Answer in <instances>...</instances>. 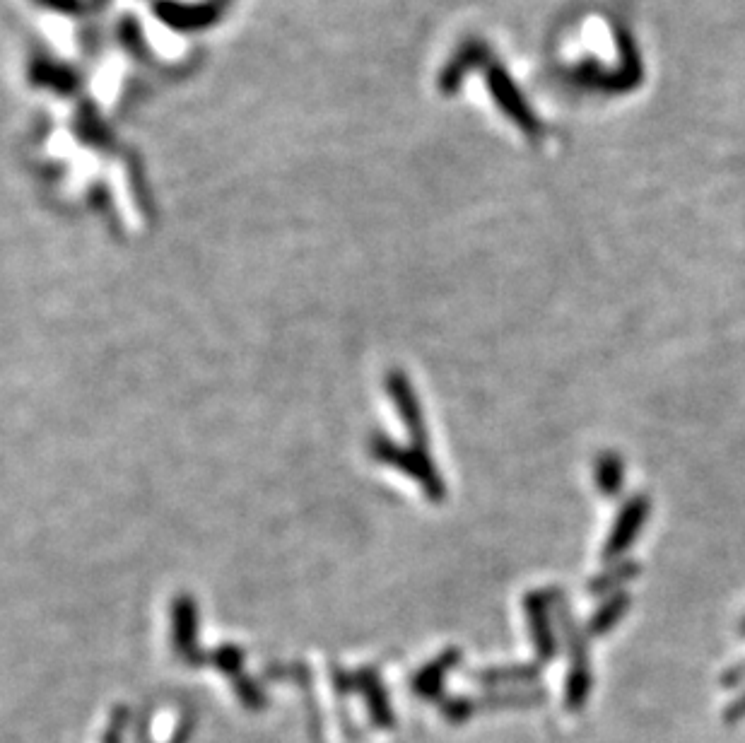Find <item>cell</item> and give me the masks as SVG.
Returning a JSON list of instances; mask_svg holds the SVG:
<instances>
[{
    "label": "cell",
    "instance_id": "6da1fadb",
    "mask_svg": "<svg viewBox=\"0 0 745 743\" xmlns=\"http://www.w3.org/2000/svg\"><path fill=\"white\" fill-rule=\"evenodd\" d=\"M550 608H553L557 630L565 640L569 652V676H567V705L569 710H577L584 705L586 695L591 690V671H589V645H586V630L574 618L567 594L560 587H548Z\"/></svg>",
    "mask_w": 745,
    "mask_h": 743
},
{
    "label": "cell",
    "instance_id": "277c9868",
    "mask_svg": "<svg viewBox=\"0 0 745 743\" xmlns=\"http://www.w3.org/2000/svg\"><path fill=\"white\" fill-rule=\"evenodd\" d=\"M615 46H618V66L608 68V95H627L637 90L644 80V61L639 54L635 34L625 25L613 27Z\"/></svg>",
    "mask_w": 745,
    "mask_h": 743
},
{
    "label": "cell",
    "instance_id": "4fadbf2b",
    "mask_svg": "<svg viewBox=\"0 0 745 743\" xmlns=\"http://www.w3.org/2000/svg\"><path fill=\"white\" fill-rule=\"evenodd\" d=\"M738 630H741V635L745 637V616L741 618V623H738Z\"/></svg>",
    "mask_w": 745,
    "mask_h": 743
},
{
    "label": "cell",
    "instance_id": "8992f818",
    "mask_svg": "<svg viewBox=\"0 0 745 743\" xmlns=\"http://www.w3.org/2000/svg\"><path fill=\"white\" fill-rule=\"evenodd\" d=\"M492 63L495 61H492V49L488 42H483V39H466V42L456 49V54L449 58L442 75H439V90H442L444 95H454L473 70H488Z\"/></svg>",
    "mask_w": 745,
    "mask_h": 743
},
{
    "label": "cell",
    "instance_id": "3957f363",
    "mask_svg": "<svg viewBox=\"0 0 745 743\" xmlns=\"http://www.w3.org/2000/svg\"><path fill=\"white\" fill-rule=\"evenodd\" d=\"M649 514H651V500H649V495H644V493L632 495L630 500L620 507L618 517H615V522H613V529H610L606 543H603V551H601L603 563L610 565V563L623 560V555L630 551L632 543H635L639 534H642Z\"/></svg>",
    "mask_w": 745,
    "mask_h": 743
},
{
    "label": "cell",
    "instance_id": "8fae6325",
    "mask_svg": "<svg viewBox=\"0 0 745 743\" xmlns=\"http://www.w3.org/2000/svg\"><path fill=\"white\" fill-rule=\"evenodd\" d=\"M745 681V661H741V664H733L729 671L724 674V686H738V683Z\"/></svg>",
    "mask_w": 745,
    "mask_h": 743
},
{
    "label": "cell",
    "instance_id": "ba28073f",
    "mask_svg": "<svg viewBox=\"0 0 745 743\" xmlns=\"http://www.w3.org/2000/svg\"><path fill=\"white\" fill-rule=\"evenodd\" d=\"M642 567L637 560H618V563H610L606 570L598 572L596 577L589 579L586 584V594L589 596H608L615 592H623L625 584H630L632 579L639 577Z\"/></svg>",
    "mask_w": 745,
    "mask_h": 743
},
{
    "label": "cell",
    "instance_id": "5b68a950",
    "mask_svg": "<svg viewBox=\"0 0 745 743\" xmlns=\"http://www.w3.org/2000/svg\"><path fill=\"white\" fill-rule=\"evenodd\" d=\"M524 613L526 623H529V633L533 637V647H536L541 664L557 657V635L553 628V618H550V592L548 589H536L524 596Z\"/></svg>",
    "mask_w": 745,
    "mask_h": 743
},
{
    "label": "cell",
    "instance_id": "7a4b0ae2",
    "mask_svg": "<svg viewBox=\"0 0 745 743\" xmlns=\"http://www.w3.org/2000/svg\"><path fill=\"white\" fill-rule=\"evenodd\" d=\"M485 80H488V90L492 99H495L497 109H500L526 138L533 140V143L541 140L545 133L541 116L531 109L529 99H526L524 92L519 90V85L514 83V78L507 73V68H504L502 63H492V66L485 70Z\"/></svg>",
    "mask_w": 745,
    "mask_h": 743
},
{
    "label": "cell",
    "instance_id": "9c48e42d",
    "mask_svg": "<svg viewBox=\"0 0 745 743\" xmlns=\"http://www.w3.org/2000/svg\"><path fill=\"white\" fill-rule=\"evenodd\" d=\"M594 483H596L598 493H601L603 497H608V500L620 497V493H623V485H625L623 456H620L618 452H610V449L598 454L594 461Z\"/></svg>",
    "mask_w": 745,
    "mask_h": 743
},
{
    "label": "cell",
    "instance_id": "52a82bcc",
    "mask_svg": "<svg viewBox=\"0 0 745 743\" xmlns=\"http://www.w3.org/2000/svg\"><path fill=\"white\" fill-rule=\"evenodd\" d=\"M630 606H632V596L627 594L625 589L623 592L608 594L606 599H603V604L591 613L589 620H586V628H584L586 635L589 637L608 635L610 630H613L615 625H620V620L630 613Z\"/></svg>",
    "mask_w": 745,
    "mask_h": 743
},
{
    "label": "cell",
    "instance_id": "7c38bea8",
    "mask_svg": "<svg viewBox=\"0 0 745 743\" xmlns=\"http://www.w3.org/2000/svg\"><path fill=\"white\" fill-rule=\"evenodd\" d=\"M743 715H745V693H743V698L738 700L736 705H733L731 710H729V717H733V719H736V717H743Z\"/></svg>",
    "mask_w": 745,
    "mask_h": 743
},
{
    "label": "cell",
    "instance_id": "30bf717a",
    "mask_svg": "<svg viewBox=\"0 0 745 743\" xmlns=\"http://www.w3.org/2000/svg\"><path fill=\"white\" fill-rule=\"evenodd\" d=\"M543 664H512L500 666V669H485L480 671L478 681L488 683V686H512V683H531L533 678L541 676Z\"/></svg>",
    "mask_w": 745,
    "mask_h": 743
}]
</instances>
